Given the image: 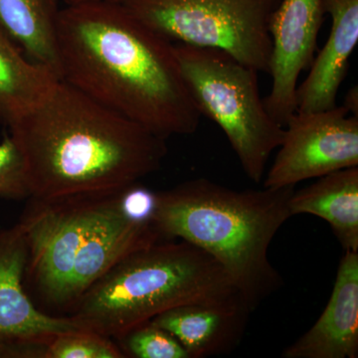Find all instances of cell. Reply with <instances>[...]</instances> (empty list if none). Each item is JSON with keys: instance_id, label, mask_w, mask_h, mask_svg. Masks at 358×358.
<instances>
[{"instance_id": "obj_1", "label": "cell", "mask_w": 358, "mask_h": 358, "mask_svg": "<svg viewBox=\"0 0 358 358\" xmlns=\"http://www.w3.org/2000/svg\"><path fill=\"white\" fill-rule=\"evenodd\" d=\"M57 57L60 80L152 133L167 140L199 129L174 44L124 4L62 7Z\"/></svg>"}, {"instance_id": "obj_2", "label": "cell", "mask_w": 358, "mask_h": 358, "mask_svg": "<svg viewBox=\"0 0 358 358\" xmlns=\"http://www.w3.org/2000/svg\"><path fill=\"white\" fill-rule=\"evenodd\" d=\"M8 133L35 199L117 192L159 171L167 155L166 138L62 80Z\"/></svg>"}, {"instance_id": "obj_3", "label": "cell", "mask_w": 358, "mask_h": 358, "mask_svg": "<svg viewBox=\"0 0 358 358\" xmlns=\"http://www.w3.org/2000/svg\"><path fill=\"white\" fill-rule=\"evenodd\" d=\"M294 187L236 190L210 179H190L157 192L152 226L162 240H183L206 252L256 310L284 284L268 249L293 217Z\"/></svg>"}, {"instance_id": "obj_4", "label": "cell", "mask_w": 358, "mask_h": 358, "mask_svg": "<svg viewBox=\"0 0 358 358\" xmlns=\"http://www.w3.org/2000/svg\"><path fill=\"white\" fill-rule=\"evenodd\" d=\"M234 299L244 300L206 252L183 240H159L129 254L94 282L69 317L84 331L117 341L178 306Z\"/></svg>"}, {"instance_id": "obj_5", "label": "cell", "mask_w": 358, "mask_h": 358, "mask_svg": "<svg viewBox=\"0 0 358 358\" xmlns=\"http://www.w3.org/2000/svg\"><path fill=\"white\" fill-rule=\"evenodd\" d=\"M174 50L200 114L220 127L244 173L260 182L285 129L266 110L258 71L219 49L174 44Z\"/></svg>"}, {"instance_id": "obj_6", "label": "cell", "mask_w": 358, "mask_h": 358, "mask_svg": "<svg viewBox=\"0 0 358 358\" xmlns=\"http://www.w3.org/2000/svg\"><path fill=\"white\" fill-rule=\"evenodd\" d=\"M281 0H128L124 6L173 44L219 49L268 74L271 16Z\"/></svg>"}, {"instance_id": "obj_7", "label": "cell", "mask_w": 358, "mask_h": 358, "mask_svg": "<svg viewBox=\"0 0 358 358\" xmlns=\"http://www.w3.org/2000/svg\"><path fill=\"white\" fill-rule=\"evenodd\" d=\"M109 193L28 199L18 222L29 249L25 278L51 307L64 308L75 259Z\"/></svg>"}, {"instance_id": "obj_8", "label": "cell", "mask_w": 358, "mask_h": 358, "mask_svg": "<svg viewBox=\"0 0 358 358\" xmlns=\"http://www.w3.org/2000/svg\"><path fill=\"white\" fill-rule=\"evenodd\" d=\"M284 129L264 187L296 186L358 166V117L343 105L322 112H296Z\"/></svg>"}, {"instance_id": "obj_9", "label": "cell", "mask_w": 358, "mask_h": 358, "mask_svg": "<svg viewBox=\"0 0 358 358\" xmlns=\"http://www.w3.org/2000/svg\"><path fill=\"white\" fill-rule=\"evenodd\" d=\"M326 15L324 0H281L271 16L268 75L272 86L264 103L271 117L282 127L296 113L299 78L310 69L315 57Z\"/></svg>"}, {"instance_id": "obj_10", "label": "cell", "mask_w": 358, "mask_h": 358, "mask_svg": "<svg viewBox=\"0 0 358 358\" xmlns=\"http://www.w3.org/2000/svg\"><path fill=\"white\" fill-rule=\"evenodd\" d=\"M119 192L107 195L78 252L66 289L64 308H73L94 282L129 254L162 240L152 224L134 222L122 213Z\"/></svg>"}, {"instance_id": "obj_11", "label": "cell", "mask_w": 358, "mask_h": 358, "mask_svg": "<svg viewBox=\"0 0 358 358\" xmlns=\"http://www.w3.org/2000/svg\"><path fill=\"white\" fill-rule=\"evenodd\" d=\"M28 258L20 224L0 229V338L47 339L82 329L70 317L49 315L34 305L23 284Z\"/></svg>"}, {"instance_id": "obj_12", "label": "cell", "mask_w": 358, "mask_h": 358, "mask_svg": "<svg viewBox=\"0 0 358 358\" xmlns=\"http://www.w3.org/2000/svg\"><path fill=\"white\" fill-rule=\"evenodd\" d=\"M253 312L242 299L195 301L166 310L150 322L173 334L189 358H205L233 352Z\"/></svg>"}, {"instance_id": "obj_13", "label": "cell", "mask_w": 358, "mask_h": 358, "mask_svg": "<svg viewBox=\"0 0 358 358\" xmlns=\"http://www.w3.org/2000/svg\"><path fill=\"white\" fill-rule=\"evenodd\" d=\"M358 357V252L345 251L326 308L312 327L288 346L284 358Z\"/></svg>"}, {"instance_id": "obj_14", "label": "cell", "mask_w": 358, "mask_h": 358, "mask_svg": "<svg viewBox=\"0 0 358 358\" xmlns=\"http://www.w3.org/2000/svg\"><path fill=\"white\" fill-rule=\"evenodd\" d=\"M324 6L331 18V31L308 77L296 88V112H322L338 106L339 89L358 43V0H324Z\"/></svg>"}, {"instance_id": "obj_15", "label": "cell", "mask_w": 358, "mask_h": 358, "mask_svg": "<svg viewBox=\"0 0 358 358\" xmlns=\"http://www.w3.org/2000/svg\"><path fill=\"white\" fill-rule=\"evenodd\" d=\"M292 215L310 214L324 219L345 251L358 252V166L317 178L296 190L289 199Z\"/></svg>"}, {"instance_id": "obj_16", "label": "cell", "mask_w": 358, "mask_h": 358, "mask_svg": "<svg viewBox=\"0 0 358 358\" xmlns=\"http://www.w3.org/2000/svg\"><path fill=\"white\" fill-rule=\"evenodd\" d=\"M60 81L57 73L31 60L0 28V124L22 119Z\"/></svg>"}, {"instance_id": "obj_17", "label": "cell", "mask_w": 358, "mask_h": 358, "mask_svg": "<svg viewBox=\"0 0 358 358\" xmlns=\"http://www.w3.org/2000/svg\"><path fill=\"white\" fill-rule=\"evenodd\" d=\"M60 3V0H0V28L28 58L51 68L58 76Z\"/></svg>"}, {"instance_id": "obj_18", "label": "cell", "mask_w": 358, "mask_h": 358, "mask_svg": "<svg viewBox=\"0 0 358 358\" xmlns=\"http://www.w3.org/2000/svg\"><path fill=\"white\" fill-rule=\"evenodd\" d=\"M117 341L126 357L189 358L173 334L150 320L134 327Z\"/></svg>"}, {"instance_id": "obj_19", "label": "cell", "mask_w": 358, "mask_h": 358, "mask_svg": "<svg viewBox=\"0 0 358 358\" xmlns=\"http://www.w3.org/2000/svg\"><path fill=\"white\" fill-rule=\"evenodd\" d=\"M114 339L91 331H69L52 336L44 358H124Z\"/></svg>"}, {"instance_id": "obj_20", "label": "cell", "mask_w": 358, "mask_h": 358, "mask_svg": "<svg viewBox=\"0 0 358 358\" xmlns=\"http://www.w3.org/2000/svg\"><path fill=\"white\" fill-rule=\"evenodd\" d=\"M31 195L24 157L7 131L0 143V199L23 200Z\"/></svg>"}, {"instance_id": "obj_21", "label": "cell", "mask_w": 358, "mask_h": 358, "mask_svg": "<svg viewBox=\"0 0 358 358\" xmlns=\"http://www.w3.org/2000/svg\"><path fill=\"white\" fill-rule=\"evenodd\" d=\"M120 208L134 222L152 224L157 205V192L138 182L117 193Z\"/></svg>"}, {"instance_id": "obj_22", "label": "cell", "mask_w": 358, "mask_h": 358, "mask_svg": "<svg viewBox=\"0 0 358 358\" xmlns=\"http://www.w3.org/2000/svg\"><path fill=\"white\" fill-rule=\"evenodd\" d=\"M343 106L350 115L358 117V91L357 86L348 90Z\"/></svg>"}, {"instance_id": "obj_23", "label": "cell", "mask_w": 358, "mask_h": 358, "mask_svg": "<svg viewBox=\"0 0 358 358\" xmlns=\"http://www.w3.org/2000/svg\"><path fill=\"white\" fill-rule=\"evenodd\" d=\"M64 6H77V4L93 3V2H113V3H124L128 0H60Z\"/></svg>"}]
</instances>
